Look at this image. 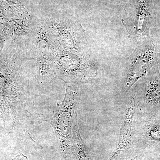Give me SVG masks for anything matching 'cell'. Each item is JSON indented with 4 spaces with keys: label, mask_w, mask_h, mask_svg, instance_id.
Wrapping results in <instances>:
<instances>
[{
    "label": "cell",
    "mask_w": 160,
    "mask_h": 160,
    "mask_svg": "<svg viewBox=\"0 0 160 160\" xmlns=\"http://www.w3.org/2000/svg\"><path fill=\"white\" fill-rule=\"evenodd\" d=\"M78 98L77 92L68 89L62 105L56 110L53 118L49 121L54 129L60 153L65 160L72 157L73 143L72 127Z\"/></svg>",
    "instance_id": "6da1fadb"
},
{
    "label": "cell",
    "mask_w": 160,
    "mask_h": 160,
    "mask_svg": "<svg viewBox=\"0 0 160 160\" xmlns=\"http://www.w3.org/2000/svg\"><path fill=\"white\" fill-rule=\"evenodd\" d=\"M138 92H134L136 109L146 115L160 114V73L158 64L142 78Z\"/></svg>",
    "instance_id": "7a4b0ae2"
},
{
    "label": "cell",
    "mask_w": 160,
    "mask_h": 160,
    "mask_svg": "<svg viewBox=\"0 0 160 160\" xmlns=\"http://www.w3.org/2000/svg\"><path fill=\"white\" fill-rule=\"evenodd\" d=\"M136 109V104L134 95L132 94L129 98L127 105L126 113L121 126L119 135V142L117 151L111 158V160L117 155L118 153L128 146L132 140V123Z\"/></svg>",
    "instance_id": "3957f363"
},
{
    "label": "cell",
    "mask_w": 160,
    "mask_h": 160,
    "mask_svg": "<svg viewBox=\"0 0 160 160\" xmlns=\"http://www.w3.org/2000/svg\"><path fill=\"white\" fill-rule=\"evenodd\" d=\"M139 132L144 142L152 146H160V114L146 115Z\"/></svg>",
    "instance_id": "277c9868"
},
{
    "label": "cell",
    "mask_w": 160,
    "mask_h": 160,
    "mask_svg": "<svg viewBox=\"0 0 160 160\" xmlns=\"http://www.w3.org/2000/svg\"><path fill=\"white\" fill-rule=\"evenodd\" d=\"M154 160H160V157L157 158L155 159Z\"/></svg>",
    "instance_id": "5b68a950"
}]
</instances>
